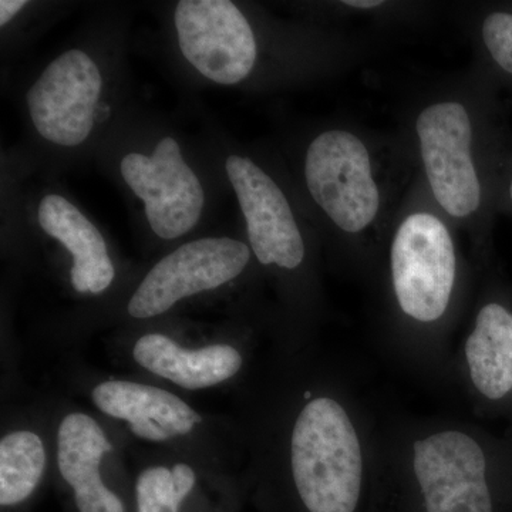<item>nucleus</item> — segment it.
Instances as JSON below:
<instances>
[{
	"mask_svg": "<svg viewBox=\"0 0 512 512\" xmlns=\"http://www.w3.org/2000/svg\"><path fill=\"white\" fill-rule=\"evenodd\" d=\"M417 175L394 217L375 284L384 346L424 382L450 387L477 266Z\"/></svg>",
	"mask_w": 512,
	"mask_h": 512,
	"instance_id": "nucleus-1",
	"label": "nucleus"
},
{
	"mask_svg": "<svg viewBox=\"0 0 512 512\" xmlns=\"http://www.w3.org/2000/svg\"><path fill=\"white\" fill-rule=\"evenodd\" d=\"M416 177L399 128L383 133L348 120L311 138L303 185L348 278L375 288L387 235Z\"/></svg>",
	"mask_w": 512,
	"mask_h": 512,
	"instance_id": "nucleus-2",
	"label": "nucleus"
},
{
	"mask_svg": "<svg viewBox=\"0 0 512 512\" xmlns=\"http://www.w3.org/2000/svg\"><path fill=\"white\" fill-rule=\"evenodd\" d=\"M487 109L477 74L463 72L413 93L397 127L431 200L470 242L477 269L493 202Z\"/></svg>",
	"mask_w": 512,
	"mask_h": 512,
	"instance_id": "nucleus-3",
	"label": "nucleus"
},
{
	"mask_svg": "<svg viewBox=\"0 0 512 512\" xmlns=\"http://www.w3.org/2000/svg\"><path fill=\"white\" fill-rule=\"evenodd\" d=\"M500 448L457 417H390L376 431L370 493L413 512H495Z\"/></svg>",
	"mask_w": 512,
	"mask_h": 512,
	"instance_id": "nucleus-4",
	"label": "nucleus"
},
{
	"mask_svg": "<svg viewBox=\"0 0 512 512\" xmlns=\"http://www.w3.org/2000/svg\"><path fill=\"white\" fill-rule=\"evenodd\" d=\"M225 170L247 222L256 261L284 274L305 272L308 242L284 187L249 157L229 156Z\"/></svg>",
	"mask_w": 512,
	"mask_h": 512,
	"instance_id": "nucleus-5",
	"label": "nucleus"
},
{
	"mask_svg": "<svg viewBox=\"0 0 512 512\" xmlns=\"http://www.w3.org/2000/svg\"><path fill=\"white\" fill-rule=\"evenodd\" d=\"M178 45L207 79L241 83L258 62V40L247 16L229 0H181L175 9Z\"/></svg>",
	"mask_w": 512,
	"mask_h": 512,
	"instance_id": "nucleus-6",
	"label": "nucleus"
},
{
	"mask_svg": "<svg viewBox=\"0 0 512 512\" xmlns=\"http://www.w3.org/2000/svg\"><path fill=\"white\" fill-rule=\"evenodd\" d=\"M251 256L247 244L232 238L185 244L154 265L131 296L127 311L136 319L161 315L181 299L234 281L247 269Z\"/></svg>",
	"mask_w": 512,
	"mask_h": 512,
	"instance_id": "nucleus-7",
	"label": "nucleus"
},
{
	"mask_svg": "<svg viewBox=\"0 0 512 512\" xmlns=\"http://www.w3.org/2000/svg\"><path fill=\"white\" fill-rule=\"evenodd\" d=\"M450 387L477 410L512 397V309L490 296L474 302L470 322L458 335Z\"/></svg>",
	"mask_w": 512,
	"mask_h": 512,
	"instance_id": "nucleus-8",
	"label": "nucleus"
},
{
	"mask_svg": "<svg viewBox=\"0 0 512 512\" xmlns=\"http://www.w3.org/2000/svg\"><path fill=\"white\" fill-rule=\"evenodd\" d=\"M103 79L82 50H69L40 74L28 93L30 117L40 136L74 147L92 133Z\"/></svg>",
	"mask_w": 512,
	"mask_h": 512,
	"instance_id": "nucleus-9",
	"label": "nucleus"
},
{
	"mask_svg": "<svg viewBox=\"0 0 512 512\" xmlns=\"http://www.w3.org/2000/svg\"><path fill=\"white\" fill-rule=\"evenodd\" d=\"M120 170L128 187L144 201L147 220L158 237H183L200 221L204 190L174 138L161 140L153 156L127 154Z\"/></svg>",
	"mask_w": 512,
	"mask_h": 512,
	"instance_id": "nucleus-10",
	"label": "nucleus"
},
{
	"mask_svg": "<svg viewBox=\"0 0 512 512\" xmlns=\"http://www.w3.org/2000/svg\"><path fill=\"white\" fill-rule=\"evenodd\" d=\"M113 450L93 417L72 413L57 433V464L63 480L72 485L80 512H124L123 503L104 485L100 461Z\"/></svg>",
	"mask_w": 512,
	"mask_h": 512,
	"instance_id": "nucleus-11",
	"label": "nucleus"
},
{
	"mask_svg": "<svg viewBox=\"0 0 512 512\" xmlns=\"http://www.w3.org/2000/svg\"><path fill=\"white\" fill-rule=\"evenodd\" d=\"M134 360L154 375L187 390L207 389L237 376L244 356L231 345L185 350L168 336H141L133 349Z\"/></svg>",
	"mask_w": 512,
	"mask_h": 512,
	"instance_id": "nucleus-12",
	"label": "nucleus"
},
{
	"mask_svg": "<svg viewBox=\"0 0 512 512\" xmlns=\"http://www.w3.org/2000/svg\"><path fill=\"white\" fill-rule=\"evenodd\" d=\"M39 224L46 234L62 242L73 254L72 285L80 293H101L113 282L114 271L106 241L99 229L60 195L40 202Z\"/></svg>",
	"mask_w": 512,
	"mask_h": 512,
	"instance_id": "nucleus-13",
	"label": "nucleus"
},
{
	"mask_svg": "<svg viewBox=\"0 0 512 512\" xmlns=\"http://www.w3.org/2000/svg\"><path fill=\"white\" fill-rule=\"evenodd\" d=\"M92 397L107 416L126 420L130 426L154 421L170 437L185 436L201 423L200 414L180 397L147 384L104 382L94 387Z\"/></svg>",
	"mask_w": 512,
	"mask_h": 512,
	"instance_id": "nucleus-14",
	"label": "nucleus"
},
{
	"mask_svg": "<svg viewBox=\"0 0 512 512\" xmlns=\"http://www.w3.org/2000/svg\"><path fill=\"white\" fill-rule=\"evenodd\" d=\"M46 466L43 441L33 431H13L0 441V504L28 500Z\"/></svg>",
	"mask_w": 512,
	"mask_h": 512,
	"instance_id": "nucleus-15",
	"label": "nucleus"
},
{
	"mask_svg": "<svg viewBox=\"0 0 512 512\" xmlns=\"http://www.w3.org/2000/svg\"><path fill=\"white\" fill-rule=\"evenodd\" d=\"M468 30L488 63L512 77V12L491 10L477 16Z\"/></svg>",
	"mask_w": 512,
	"mask_h": 512,
	"instance_id": "nucleus-16",
	"label": "nucleus"
},
{
	"mask_svg": "<svg viewBox=\"0 0 512 512\" xmlns=\"http://www.w3.org/2000/svg\"><path fill=\"white\" fill-rule=\"evenodd\" d=\"M187 494L175 487L173 471L151 467L137 481L138 512H178Z\"/></svg>",
	"mask_w": 512,
	"mask_h": 512,
	"instance_id": "nucleus-17",
	"label": "nucleus"
},
{
	"mask_svg": "<svg viewBox=\"0 0 512 512\" xmlns=\"http://www.w3.org/2000/svg\"><path fill=\"white\" fill-rule=\"evenodd\" d=\"M26 5L28 2L25 0H2L0 2V25L5 26L6 23H9Z\"/></svg>",
	"mask_w": 512,
	"mask_h": 512,
	"instance_id": "nucleus-18",
	"label": "nucleus"
},
{
	"mask_svg": "<svg viewBox=\"0 0 512 512\" xmlns=\"http://www.w3.org/2000/svg\"><path fill=\"white\" fill-rule=\"evenodd\" d=\"M110 114V107L106 106V104L99 103V106H97L96 109V116H94V120L97 121H104L109 117Z\"/></svg>",
	"mask_w": 512,
	"mask_h": 512,
	"instance_id": "nucleus-19",
	"label": "nucleus"
},
{
	"mask_svg": "<svg viewBox=\"0 0 512 512\" xmlns=\"http://www.w3.org/2000/svg\"><path fill=\"white\" fill-rule=\"evenodd\" d=\"M507 200L510 201V204H511V207H512V171H511L510 178H508Z\"/></svg>",
	"mask_w": 512,
	"mask_h": 512,
	"instance_id": "nucleus-20",
	"label": "nucleus"
}]
</instances>
